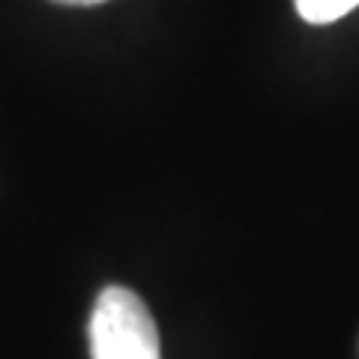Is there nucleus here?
Masks as SVG:
<instances>
[{
  "label": "nucleus",
  "instance_id": "obj_3",
  "mask_svg": "<svg viewBox=\"0 0 359 359\" xmlns=\"http://www.w3.org/2000/svg\"><path fill=\"white\" fill-rule=\"evenodd\" d=\"M54 4H66V6H96V4H105V0H54Z\"/></svg>",
  "mask_w": 359,
  "mask_h": 359
},
{
  "label": "nucleus",
  "instance_id": "obj_2",
  "mask_svg": "<svg viewBox=\"0 0 359 359\" xmlns=\"http://www.w3.org/2000/svg\"><path fill=\"white\" fill-rule=\"evenodd\" d=\"M297 13L309 25H332L359 6V0H294Z\"/></svg>",
  "mask_w": 359,
  "mask_h": 359
},
{
  "label": "nucleus",
  "instance_id": "obj_1",
  "mask_svg": "<svg viewBox=\"0 0 359 359\" xmlns=\"http://www.w3.org/2000/svg\"><path fill=\"white\" fill-rule=\"evenodd\" d=\"M93 359H162L159 330L144 299L129 287L111 285L90 314Z\"/></svg>",
  "mask_w": 359,
  "mask_h": 359
}]
</instances>
